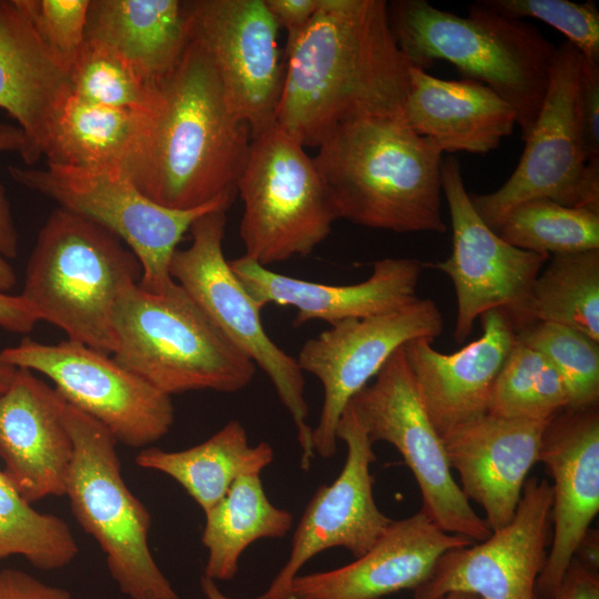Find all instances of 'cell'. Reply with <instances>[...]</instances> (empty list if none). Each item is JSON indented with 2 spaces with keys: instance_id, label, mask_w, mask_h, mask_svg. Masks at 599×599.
Returning a JSON list of instances; mask_svg holds the SVG:
<instances>
[{
  "instance_id": "f6af8a7d",
  "label": "cell",
  "mask_w": 599,
  "mask_h": 599,
  "mask_svg": "<svg viewBox=\"0 0 599 599\" xmlns=\"http://www.w3.org/2000/svg\"><path fill=\"white\" fill-rule=\"evenodd\" d=\"M201 588L203 593L205 595L206 599H232L227 596H225L220 588L216 586L215 580L202 576L201 577ZM254 599H274L271 595H268L266 591L262 593L261 596L254 598Z\"/></svg>"
},
{
  "instance_id": "d6a6232c",
  "label": "cell",
  "mask_w": 599,
  "mask_h": 599,
  "mask_svg": "<svg viewBox=\"0 0 599 599\" xmlns=\"http://www.w3.org/2000/svg\"><path fill=\"white\" fill-rule=\"evenodd\" d=\"M78 554L69 525L55 515L35 510L0 467V560L18 555L38 569L57 570Z\"/></svg>"
},
{
  "instance_id": "8d00e7d4",
  "label": "cell",
  "mask_w": 599,
  "mask_h": 599,
  "mask_svg": "<svg viewBox=\"0 0 599 599\" xmlns=\"http://www.w3.org/2000/svg\"><path fill=\"white\" fill-rule=\"evenodd\" d=\"M490 10L511 19L535 18L567 37L581 55L599 64V11L592 1L480 0Z\"/></svg>"
},
{
  "instance_id": "ab89813d",
  "label": "cell",
  "mask_w": 599,
  "mask_h": 599,
  "mask_svg": "<svg viewBox=\"0 0 599 599\" xmlns=\"http://www.w3.org/2000/svg\"><path fill=\"white\" fill-rule=\"evenodd\" d=\"M27 148L26 136L18 125L0 122V154L17 152L22 158ZM19 236L4 186L0 182V255L14 258L18 254Z\"/></svg>"
},
{
  "instance_id": "4316f807",
  "label": "cell",
  "mask_w": 599,
  "mask_h": 599,
  "mask_svg": "<svg viewBox=\"0 0 599 599\" xmlns=\"http://www.w3.org/2000/svg\"><path fill=\"white\" fill-rule=\"evenodd\" d=\"M192 39V1L90 0L85 40L99 42L158 83Z\"/></svg>"
},
{
  "instance_id": "f1b7e54d",
  "label": "cell",
  "mask_w": 599,
  "mask_h": 599,
  "mask_svg": "<svg viewBox=\"0 0 599 599\" xmlns=\"http://www.w3.org/2000/svg\"><path fill=\"white\" fill-rule=\"evenodd\" d=\"M273 458L272 446L266 441L251 446L244 426L234 419L209 439L183 450L144 448L135 456V464L173 478L206 512L238 477L260 475Z\"/></svg>"
},
{
  "instance_id": "6da1fadb",
  "label": "cell",
  "mask_w": 599,
  "mask_h": 599,
  "mask_svg": "<svg viewBox=\"0 0 599 599\" xmlns=\"http://www.w3.org/2000/svg\"><path fill=\"white\" fill-rule=\"evenodd\" d=\"M283 58L275 123L304 148H317L351 121L403 114L412 65L387 1L322 0Z\"/></svg>"
},
{
  "instance_id": "b9f144b4",
  "label": "cell",
  "mask_w": 599,
  "mask_h": 599,
  "mask_svg": "<svg viewBox=\"0 0 599 599\" xmlns=\"http://www.w3.org/2000/svg\"><path fill=\"white\" fill-rule=\"evenodd\" d=\"M278 28L287 32L286 43L293 41L318 11L322 0H264Z\"/></svg>"
},
{
  "instance_id": "8992f818",
  "label": "cell",
  "mask_w": 599,
  "mask_h": 599,
  "mask_svg": "<svg viewBox=\"0 0 599 599\" xmlns=\"http://www.w3.org/2000/svg\"><path fill=\"white\" fill-rule=\"evenodd\" d=\"M114 359L162 393H235L255 375L254 363L180 286L154 294L134 284L113 312Z\"/></svg>"
},
{
  "instance_id": "484cf974",
  "label": "cell",
  "mask_w": 599,
  "mask_h": 599,
  "mask_svg": "<svg viewBox=\"0 0 599 599\" xmlns=\"http://www.w3.org/2000/svg\"><path fill=\"white\" fill-rule=\"evenodd\" d=\"M403 116L443 153H488L517 125L511 105L486 84L443 80L413 65Z\"/></svg>"
},
{
  "instance_id": "ba28073f",
  "label": "cell",
  "mask_w": 599,
  "mask_h": 599,
  "mask_svg": "<svg viewBox=\"0 0 599 599\" xmlns=\"http://www.w3.org/2000/svg\"><path fill=\"white\" fill-rule=\"evenodd\" d=\"M236 192L244 255L266 267L309 255L337 220L314 159L276 123L252 139Z\"/></svg>"
},
{
  "instance_id": "74e56055",
  "label": "cell",
  "mask_w": 599,
  "mask_h": 599,
  "mask_svg": "<svg viewBox=\"0 0 599 599\" xmlns=\"http://www.w3.org/2000/svg\"><path fill=\"white\" fill-rule=\"evenodd\" d=\"M49 50L69 69L85 40L90 0H14Z\"/></svg>"
},
{
  "instance_id": "cb8c5ba5",
  "label": "cell",
  "mask_w": 599,
  "mask_h": 599,
  "mask_svg": "<svg viewBox=\"0 0 599 599\" xmlns=\"http://www.w3.org/2000/svg\"><path fill=\"white\" fill-rule=\"evenodd\" d=\"M549 420L485 415L441 437L465 497L485 511L491 531L508 525L532 466L539 461Z\"/></svg>"
},
{
  "instance_id": "7dc6e473",
  "label": "cell",
  "mask_w": 599,
  "mask_h": 599,
  "mask_svg": "<svg viewBox=\"0 0 599 599\" xmlns=\"http://www.w3.org/2000/svg\"><path fill=\"white\" fill-rule=\"evenodd\" d=\"M17 368L0 362V394L11 384Z\"/></svg>"
},
{
  "instance_id": "5b68a950",
  "label": "cell",
  "mask_w": 599,
  "mask_h": 599,
  "mask_svg": "<svg viewBox=\"0 0 599 599\" xmlns=\"http://www.w3.org/2000/svg\"><path fill=\"white\" fill-rule=\"evenodd\" d=\"M141 272L116 235L58 206L38 234L21 295L69 339L111 355L115 305Z\"/></svg>"
},
{
  "instance_id": "e0dca14e",
  "label": "cell",
  "mask_w": 599,
  "mask_h": 599,
  "mask_svg": "<svg viewBox=\"0 0 599 599\" xmlns=\"http://www.w3.org/2000/svg\"><path fill=\"white\" fill-rule=\"evenodd\" d=\"M278 30L264 0L192 1V38L211 58L252 139L276 119L285 71Z\"/></svg>"
},
{
  "instance_id": "e575fe53",
  "label": "cell",
  "mask_w": 599,
  "mask_h": 599,
  "mask_svg": "<svg viewBox=\"0 0 599 599\" xmlns=\"http://www.w3.org/2000/svg\"><path fill=\"white\" fill-rule=\"evenodd\" d=\"M70 73L72 93L89 102L139 112H152L158 106V83L99 42L84 40Z\"/></svg>"
},
{
  "instance_id": "9a60e30c",
  "label": "cell",
  "mask_w": 599,
  "mask_h": 599,
  "mask_svg": "<svg viewBox=\"0 0 599 599\" xmlns=\"http://www.w3.org/2000/svg\"><path fill=\"white\" fill-rule=\"evenodd\" d=\"M443 329L437 304L417 297L389 313L343 321L306 341L296 361L303 373L319 380L324 393L312 434L314 453L326 459L336 454V429L344 409L398 348L417 338L434 341Z\"/></svg>"
},
{
  "instance_id": "2e32d148",
  "label": "cell",
  "mask_w": 599,
  "mask_h": 599,
  "mask_svg": "<svg viewBox=\"0 0 599 599\" xmlns=\"http://www.w3.org/2000/svg\"><path fill=\"white\" fill-rule=\"evenodd\" d=\"M551 485L527 478L511 521L478 544L445 552L414 589L413 599H441L450 591L483 599H538L536 583L551 539Z\"/></svg>"
},
{
  "instance_id": "3957f363",
  "label": "cell",
  "mask_w": 599,
  "mask_h": 599,
  "mask_svg": "<svg viewBox=\"0 0 599 599\" xmlns=\"http://www.w3.org/2000/svg\"><path fill=\"white\" fill-rule=\"evenodd\" d=\"M316 167L337 220L396 233H444L443 152L403 114L338 126L318 146Z\"/></svg>"
},
{
  "instance_id": "277c9868",
  "label": "cell",
  "mask_w": 599,
  "mask_h": 599,
  "mask_svg": "<svg viewBox=\"0 0 599 599\" xmlns=\"http://www.w3.org/2000/svg\"><path fill=\"white\" fill-rule=\"evenodd\" d=\"M389 24L410 65L427 71L448 61L511 105L525 141L541 108L556 47L532 24L504 17L479 1L467 17L427 0L387 2Z\"/></svg>"
},
{
  "instance_id": "d4e9b609",
  "label": "cell",
  "mask_w": 599,
  "mask_h": 599,
  "mask_svg": "<svg viewBox=\"0 0 599 599\" xmlns=\"http://www.w3.org/2000/svg\"><path fill=\"white\" fill-rule=\"evenodd\" d=\"M71 94L70 69L43 43L14 0H0V109L26 136V166L43 156Z\"/></svg>"
},
{
  "instance_id": "9c48e42d",
  "label": "cell",
  "mask_w": 599,
  "mask_h": 599,
  "mask_svg": "<svg viewBox=\"0 0 599 599\" xmlns=\"http://www.w3.org/2000/svg\"><path fill=\"white\" fill-rule=\"evenodd\" d=\"M581 61L570 42L556 47L546 94L517 167L496 191L469 193L494 231L510 210L536 199L599 212V160L587 162L578 110Z\"/></svg>"
},
{
  "instance_id": "52a82bcc",
  "label": "cell",
  "mask_w": 599,
  "mask_h": 599,
  "mask_svg": "<svg viewBox=\"0 0 599 599\" xmlns=\"http://www.w3.org/2000/svg\"><path fill=\"white\" fill-rule=\"evenodd\" d=\"M64 420L73 443L64 495L104 552L111 578L130 599H180L150 550L151 515L123 479L115 438L68 403Z\"/></svg>"
},
{
  "instance_id": "60d3db41",
  "label": "cell",
  "mask_w": 599,
  "mask_h": 599,
  "mask_svg": "<svg viewBox=\"0 0 599 599\" xmlns=\"http://www.w3.org/2000/svg\"><path fill=\"white\" fill-rule=\"evenodd\" d=\"M0 599H71L61 587L45 583L26 571L6 568L0 571Z\"/></svg>"
},
{
  "instance_id": "4fadbf2b",
  "label": "cell",
  "mask_w": 599,
  "mask_h": 599,
  "mask_svg": "<svg viewBox=\"0 0 599 599\" xmlns=\"http://www.w3.org/2000/svg\"><path fill=\"white\" fill-rule=\"evenodd\" d=\"M0 362L51 379L71 406L103 425L130 447L164 437L174 423L171 396L118 363L110 354L65 339L44 344L26 337L0 351Z\"/></svg>"
},
{
  "instance_id": "ac0fdd59",
  "label": "cell",
  "mask_w": 599,
  "mask_h": 599,
  "mask_svg": "<svg viewBox=\"0 0 599 599\" xmlns=\"http://www.w3.org/2000/svg\"><path fill=\"white\" fill-rule=\"evenodd\" d=\"M336 437L347 446L345 464L331 485H322L307 504L295 529L288 559L266 590L274 599H291V583L315 555L342 547L355 558L368 551L393 519L374 498L370 466L373 443L353 407L344 409Z\"/></svg>"
},
{
  "instance_id": "83f0119b",
  "label": "cell",
  "mask_w": 599,
  "mask_h": 599,
  "mask_svg": "<svg viewBox=\"0 0 599 599\" xmlns=\"http://www.w3.org/2000/svg\"><path fill=\"white\" fill-rule=\"evenodd\" d=\"M154 111L105 106L72 93L52 126L43 156L51 165L126 174Z\"/></svg>"
},
{
  "instance_id": "7bdbcfd3",
  "label": "cell",
  "mask_w": 599,
  "mask_h": 599,
  "mask_svg": "<svg viewBox=\"0 0 599 599\" xmlns=\"http://www.w3.org/2000/svg\"><path fill=\"white\" fill-rule=\"evenodd\" d=\"M550 599H599L598 569L573 557Z\"/></svg>"
},
{
  "instance_id": "30bf717a",
  "label": "cell",
  "mask_w": 599,
  "mask_h": 599,
  "mask_svg": "<svg viewBox=\"0 0 599 599\" xmlns=\"http://www.w3.org/2000/svg\"><path fill=\"white\" fill-rule=\"evenodd\" d=\"M226 211H212L191 226V244L177 248L170 263L171 277L196 302L223 335L270 378L295 425L302 450L301 467L314 457L304 395V373L295 357L282 349L264 329L262 307L232 271L223 252Z\"/></svg>"
},
{
  "instance_id": "7a4b0ae2",
  "label": "cell",
  "mask_w": 599,
  "mask_h": 599,
  "mask_svg": "<svg viewBox=\"0 0 599 599\" xmlns=\"http://www.w3.org/2000/svg\"><path fill=\"white\" fill-rule=\"evenodd\" d=\"M158 85V106L126 175L149 199L169 209L232 204L252 132L207 52L192 38Z\"/></svg>"
},
{
  "instance_id": "d590c367",
  "label": "cell",
  "mask_w": 599,
  "mask_h": 599,
  "mask_svg": "<svg viewBox=\"0 0 599 599\" xmlns=\"http://www.w3.org/2000/svg\"><path fill=\"white\" fill-rule=\"evenodd\" d=\"M516 339L542 354L561 376L568 409L599 403V343L562 325L536 322L516 333Z\"/></svg>"
},
{
  "instance_id": "ffe728a7",
  "label": "cell",
  "mask_w": 599,
  "mask_h": 599,
  "mask_svg": "<svg viewBox=\"0 0 599 599\" xmlns=\"http://www.w3.org/2000/svg\"><path fill=\"white\" fill-rule=\"evenodd\" d=\"M67 402L33 372L17 368L0 394V459L3 471L30 504L64 496L73 443Z\"/></svg>"
},
{
  "instance_id": "8fae6325",
  "label": "cell",
  "mask_w": 599,
  "mask_h": 599,
  "mask_svg": "<svg viewBox=\"0 0 599 599\" xmlns=\"http://www.w3.org/2000/svg\"><path fill=\"white\" fill-rule=\"evenodd\" d=\"M20 185L53 201L116 235L141 265L139 286L162 294L174 285L170 263L192 224L212 211H227L219 202L181 211L162 206L142 193L122 171L47 164L45 167L8 166Z\"/></svg>"
},
{
  "instance_id": "1f68e13d",
  "label": "cell",
  "mask_w": 599,
  "mask_h": 599,
  "mask_svg": "<svg viewBox=\"0 0 599 599\" xmlns=\"http://www.w3.org/2000/svg\"><path fill=\"white\" fill-rule=\"evenodd\" d=\"M568 404L566 385L550 362L516 339L494 383L487 414L507 419L550 420Z\"/></svg>"
},
{
  "instance_id": "7c38bea8",
  "label": "cell",
  "mask_w": 599,
  "mask_h": 599,
  "mask_svg": "<svg viewBox=\"0 0 599 599\" xmlns=\"http://www.w3.org/2000/svg\"><path fill=\"white\" fill-rule=\"evenodd\" d=\"M349 405L374 444H392L420 489L422 511L446 532L475 542L493 532L453 477L445 446L417 392L403 347Z\"/></svg>"
},
{
  "instance_id": "d6986e66",
  "label": "cell",
  "mask_w": 599,
  "mask_h": 599,
  "mask_svg": "<svg viewBox=\"0 0 599 599\" xmlns=\"http://www.w3.org/2000/svg\"><path fill=\"white\" fill-rule=\"evenodd\" d=\"M554 484L552 535L537 579L550 599L599 511V407L564 409L547 424L539 453Z\"/></svg>"
},
{
  "instance_id": "5bb4252c",
  "label": "cell",
  "mask_w": 599,
  "mask_h": 599,
  "mask_svg": "<svg viewBox=\"0 0 599 599\" xmlns=\"http://www.w3.org/2000/svg\"><path fill=\"white\" fill-rule=\"evenodd\" d=\"M440 179L450 215L453 251L445 261L427 265L445 273L454 284V338L466 341L475 321L490 309L504 312L519 332L526 327L531 287L550 256L510 245L483 221L465 187L458 159H443Z\"/></svg>"
},
{
  "instance_id": "44dd1931",
  "label": "cell",
  "mask_w": 599,
  "mask_h": 599,
  "mask_svg": "<svg viewBox=\"0 0 599 599\" xmlns=\"http://www.w3.org/2000/svg\"><path fill=\"white\" fill-rule=\"evenodd\" d=\"M483 335L453 354L436 351L427 338L403 346L420 400L440 437L487 415L494 383L516 342L499 309L480 316Z\"/></svg>"
},
{
  "instance_id": "4dcf8cb0",
  "label": "cell",
  "mask_w": 599,
  "mask_h": 599,
  "mask_svg": "<svg viewBox=\"0 0 599 599\" xmlns=\"http://www.w3.org/2000/svg\"><path fill=\"white\" fill-rule=\"evenodd\" d=\"M536 322L570 327L599 343V250L552 255L531 287L526 327Z\"/></svg>"
},
{
  "instance_id": "bcb514c9",
  "label": "cell",
  "mask_w": 599,
  "mask_h": 599,
  "mask_svg": "<svg viewBox=\"0 0 599 599\" xmlns=\"http://www.w3.org/2000/svg\"><path fill=\"white\" fill-rule=\"evenodd\" d=\"M17 283L16 272L8 261L0 255V292L8 293Z\"/></svg>"
},
{
  "instance_id": "f546056e",
  "label": "cell",
  "mask_w": 599,
  "mask_h": 599,
  "mask_svg": "<svg viewBox=\"0 0 599 599\" xmlns=\"http://www.w3.org/2000/svg\"><path fill=\"white\" fill-rule=\"evenodd\" d=\"M204 515V576L215 581L234 578L240 558L250 545L263 538L285 537L293 524L288 510L270 501L260 475L238 477Z\"/></svg>"
},
{
  "instance_id": "836d02e7",
  "label": "cell",
  "mask_w": 599,
  "mask_h": 599,
  "mask_svg": "<svg viewBox=\"0 0 599 599\" xmlns=\"http://www.w3.org/2000/svg\"><path fill=\"white\" fill-rule=\"evenodd\" d=\"M497 233L515 247L549 256L599 250V212L530 200L510 210Z\"/></svg>"
},
{
  "instance_id": "603a6c76",
  "label": "cell",
  "mask_w": 599,
  "mask_h": 599,
  "mask_svg": "<svg viewBox=\"0 0 599 599\" xmlns=\"http://www.w3.org/2000/svg\"><path fill=\"white\" fill-rule=\"evenodd\" d=\"M475 541L440 529L422 510L392 520L363 556L343 567L296 576L291 599H379L415 589L447 551Z\"/></svg>"
},
{
  "instance_id": "f35d334b",
  "label": "cell",
  "mask_w": 599,
  "mask_h": 599,
  "mask_svg": "<svg viewBox=\"0 0 599 599\" xmlns=\"http://www.w3.org/2000/svg\"><path fill=\"white\" fill-rule=\"evenodd\" d=\"M578 110L587 162L599 160V64L583 57L579 72Z\"/></svg>"
},
{
  "instance_id": "7402d4cb",
  "label": "cell",
  "mask_w": 599,
  "mask_h": 599,
  "mask_svg": "<svg viewBox=\"0 0 599 599\" xmlns=\"http://www.w3.org/2000/svg\"><path fill=\"white\" fill-rule=\"evenodd\" d=\"M229 264L262 308L268 304L293 307L295 327L316 319L332 326L399 309L417 298L426 267L414 258H384L374 262L370 276L361 283L328 285L278 274L245 255Z\"/></svg>"
},
{
  "instance_id": "c3c4849f",
  "label": "cell",
  "mask_w": 599,
  "mask_h": 599,
  "mask_svg": "<svg viewBox=\"0 0 599 599\" xmlns=\"http://www.w3.org/2000/svg\"><path fill=\"white\" fill-rule=\"evenodd\" d=\"M441 599H483L478 595L467 591H450Z\"/></svg>"
},
{
  "instance_id": "ee69618b",
  "label": "cell",
  "mask_w": 599,
  "mask_h": 599,
  "mask_svg": "<svg viewBox=\"0 0 599 599\" xmlns=\"http://www.w3.org/2000/svg\"><path fill=\"white\" fill-rule=\"evenodd\" d=\"M41 321L37 309L20 294L0 292V327L11 333L28 334Z\"/></svg>"
}]
</instances>
